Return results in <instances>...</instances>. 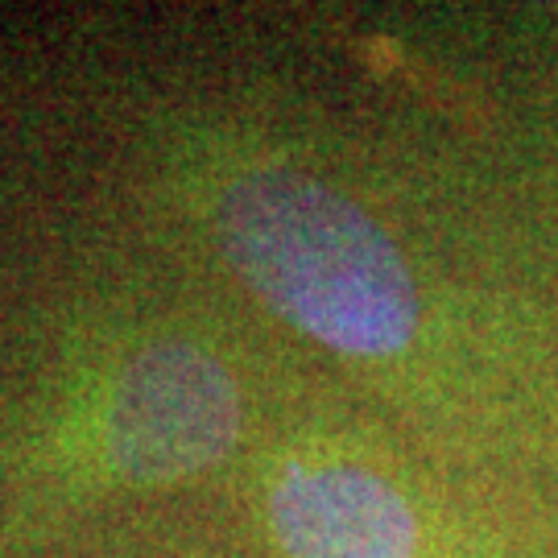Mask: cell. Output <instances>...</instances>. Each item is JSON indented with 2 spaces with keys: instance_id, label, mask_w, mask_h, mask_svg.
<instances>
[{
  "instance_id": "obj_1",
  "label": "cell",
  "mask_w": 558,
  "mask_h": 558,
  "mask_svg": "<svg viewBox=\"0 0 558 558\" xmlns=\"http://www.w3.org/2000/svg\"><path fill=\"white\" fill-rule=\"evenodd\" d=\"M223 253L278 315L348 356H393L418 327L414 278L393 240L294 170L240 179L220 207Z\"/></svg>"
},
{
  "instance_id": "obj_2",
  "label": "cell",
  "mask_w": 558,
  "mask_h": 558,
  "mask_svg": "<svg viewBox=\"0 0 558 558\" xmlns=\"http://www.w3.org/2000/svg\"><path fill=\"white\" fill-rule=\"evenodd\" d=\"M240 398L220 360L191 343H154L120 368L104 442L133 484H170L232 451Z\"/></svg>"
},
{
  "instance_id": "obj_3",
  "label": "cell",
  "mask_w": 558,
  "mask_h": 558,
  "mask_svg": "<svg viewBox=\"0 0 558 558\" xmlns=\"http://www.w3.org/2000/svg\"><path fill=\"white\" fill-rule=\"evenodd\" d=\"M290 558H414L418 518L398 488L352 463H290L269 497Z\"/></svg>"
}]
</instances>
